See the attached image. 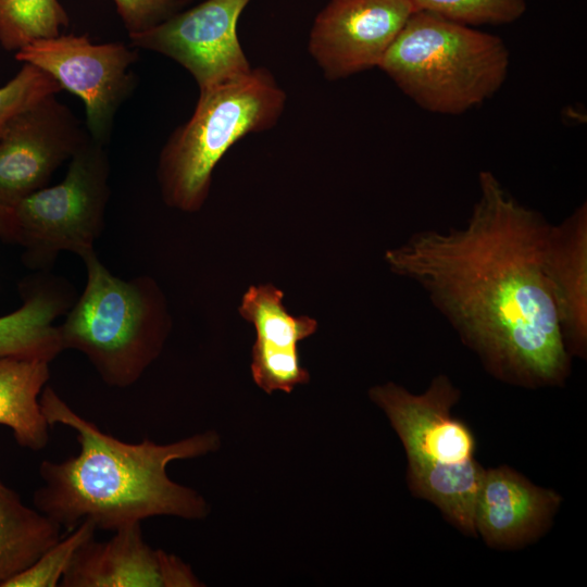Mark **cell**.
<instances>
[{
  "label": "cell",
  "instance_id": "obj_12",
  "mask_svg": "<svg viewBox=\"0 0 587 587\" xmlns=\"http://www.w3.org/2000/svg\"><path fill=\"white\" fill-rule=\"evenodd\" d=\"M62 587H200L204 584L179 557L150 547L141 523L86 542L61 579Z\"/></svg>",
  "mask_w": 587,
  "mask_h": 587
},
{
  "label": "cell",
  "instance_id": "obj_7",
  "mask_svg": "<svg viewBox=\"0 0 587 587\" xmlns=\"http://www.w3.org/2000/svg\"><path fill=\"white\" fill-rule=\"evenodd\" d=\"M109 175L104 145L88 135L70 159L62 182L35 191L13 208L17 243L25 248L29 265L47 267L62 251L82 257L95 250L110 198Z\"/></svg>",
  "mask_w": 587,
  "mask_h": 587
},
{
  "label": "cell",
  "instance_id": "obj_6",
  "mask_svg": "<svg viewBox=\"0 0 587 587\" xmlns=\"http://www.w3.org/2000/svg\"><path fill=\"white\" fill-rule=\"evenodd\" d=\"M285 104L286 92L265 67L199 90L192 115L172 133L160 153L158 179L167 205L199 210L224 154L245 136L275 126Z\"/></svg>",
  "mask_w": 587,
  "mask_h": 587
},
{
  "label": "cell",
  "instance_id": "obj_10",
  "mask_svg": "<svg viewBox=\"0 0 587 587\" xmlns=\"http://www.w3.org/2000/svg\"><path fill=\"white\" fill-rule=\"evenodd\" d=\"M55 96L18 113L0 136V205L13 209L46 187L87 139L75 115Z\"/></svg>",
  "mask_w": 587,
  "mask_h": 587
},
{
  "label": "cell",
  "instance_id": "obj_2",
  "mask_svg": "<svg viewBox=\"0 0 587 587\" xmlns=\"http://www.w3.org/2000/svg\"><path fill=\"white\" fill-rule=\"evenodd\" d=\"M40 407L50 426L71 428L79 445L73 457L41 462L42 484L33 497L35 508L66 532L85 520L97 529L115 532L153 516L201 520L209 514L205 499L172 480L166 469L173 461L217 451L221 439L214 430L170 444L149 438L127 442L78 414L49 385L41 391Z\"/></svg>",
  "mask_w": 587,
  "mask_h": 587
},
{
  "label": "cell",
  "instance_id": "obj_14",
  "mask_svg": "<svg viewBox=\"0 0 587 587\" xmlns=\"http://www.w3.org/2000/svg\"><path fill=\"white\" fill-rule=\"evenodd\" d=\"M283 291L275 286H251L243 295L239 312L255 328L251 374L266 394L291 392L310 380L301 365L298 344L316 332L317 323L309 316H294L283 304Z\"/></svg>",
  "mask_w": 587,
  "mask_h": 587
},
{
  "label": "cell",
  "instance_id": "obj_3",
  "mask_svg": "<svg viewBox=\"0 0 587 587\" xmlns=\"http://www.w3.org/2000/svg\"><path fill=\"white\" fill-rule=\"evenodd\" d=\"M369 395L403 445L411 492L436 505L460 532L476 537L474 507L484 467L475 458L471 428L451 413L460 390L440 374L420 395L395 383L375 386Z\"/></svg>",
  "mask_w": 587,
  "mask_h": 587
},
{
  "label": "cell",
  "instance_id": "obj_19",
  "mask_svg": "<svg viewBox=\"0 0 587 587\" xmlns=\"http://www.w3.org/2000/svg\"><path fill=\"white\" fill-rule=\"evenodd\" d=\"M68 24L58 0H0V45L7 51L57 37Z\"/></svg>",
  "mask_w": 587,
  "mask_h": 587
},
{
  "label": "cell",
  "instance_id": "obj_9",
  "mask_svg": "<svg viewBox=\"0 0 587 587\" xmlns=\"http://www.w3.org/2000/svg\"><path fill=\"white\" fill-rule=\"evenodd\" d=\"M250 1L204 0L129 34L130 45L171 58L191 74L199 90L237 79L252 70L237 36L238 20Z\"/></svg>",
  "mask_w": 587,
  "mask_h": 587
},
{
  "label": "cell",
  "instance_id": "obj_1",
  "mask_svg": "<svg viewBox=\"0 0 587 587\" xmlns=\"http://www.w3.org/2000/svg\"><path fill=\"white\" fill-rule=\"evenodd\" d=\"M467 223L416 232L385 260L413 279L496 378L527 388L562 385L571 370L542 271L549 223L489 171Z\"/></svg>",
  "mask_w": 587,
  "mask_h": 587
},
{
  "label": "cell",
  "instance_id": "obj_24",
  "mask_svg": "<svg viewBox=\"0 0 587 587\" xmlns=\"http://www.w3.org/2000/svg\"><path fill=\"white\" fill-rule=\"evenodd\" d=\"M0 237L5 241L17 243L18 227L12 208L0 205Z\"/></svg>",
  "mask_w": 587,
  "mask_h": 587
},
{
  "label": "cell",
  "instance_id": "obj_23",
  "mask_svg": "<svg viewBox=\"0 0 587 587\" xmlns=\"http://www.w3.org/2000/svg\"><path fill=\"white\" fill-rule=\"evenodd\" d=\"M128 35L147 30L182 11L190 0H113Z\"/></svg>",
  "mask_w": 587,
  "mask_h": 587
},
{
  "label": "cell",
  "instance_id": "obj_15",
  "mask_svg": "<svg viewBox=\"0 0 587 587\" xmlns=\"http://www.w3.org/2000/svg\"><path fill=\"white\" fill-rule=\"evenodd\" d=\"M542 271L571 357L587 349V205L558 225L549 224L542 247Z\"/></svg>",
  "mask_w": 587,
  "mask_h": 587
},
{
  "label": "cell",
  "instance_id": "obj_16",
  "mask_svg": "<svg viewBox=\"0 0 587 587\" xmlns=\"http://www.w3.org/2000/svg\"><path fill=\"white\" fill-rule=\"evenodd\" d=\"M72 295L57 278L45 277L27 286L23 304L0 316V358L54 360L62 351L54 321L71 308Z\"/></svg>",
  "mask_w": 587,
  "mask_h": 587
},
{
  "label": "cell",
  "instance_id": "obj_20",
  "mask_svg": "<svg viewBox=\"0 0 587 587\" xmlns=\"http://www.w3.org/2000/svg\"><path fill=\"white\" fill-rule=\"evenodd\" d=\"M97 527L85 520L66 532L32 566L5 582L2 587H55L68 570L77 551L95 538Z\"/></svg>",
  "mask_w": 587,
  "mask_h": 587
},
{
  "label": "cell",
  "instance_id": "obj_8",
  "mask_svg": "<svg viewBox=\"0 0 587 587\" xmlns=\"http://www.w3.org/2000/svg\"><path fill=\"white\" fill-rule=\"evenodd\" d=\"M15 59L52 76L85 105L88 135L107 145L115 114L136 87V49L123 42L93 43L86 35H59L34 41Z\"/></svg>",
  "mask_w": 587,
  "mask_h": 587
},
{
  "label": "cell",
  "instance_id": "obj_21",
  "mask_svg": "<svg viewBox=\"0 0 587 587\" xmlns=\"http://www.w3.org/2000/svg\"><path fill=\"white\" fill-rule=\"evenodd\" d=\"M416 10L467 25L513 23L526 11V0H411Z\"/></svg>",
  "mask_w": 587,
  "mask_h": 587
},
{
  "label": "cell",
  "instance_id": "obj_22",
  "mask_svg": "<svg viewBox=\"0 0 587 587\" xmlns=\"http://www.w3.org/2000/svg\"><path fill=\"white\" fill-rule=\"evenodd\" d=\"M61 90L52 76L32 64L23 63L18 73L0 87V136L14 116L40 99Z\"/></svg>",
  "mask_w": 587,
  "mask_h": 587
},
{
  "label": "cell",
  "instance_id": "obj_11",
  "mask_svg": "<svg viewBox=\"0 0 587 587\" xmlns=\"http://www.w3.org/2000/svg\"><path fill=\"white\" fill-rule=\"evenodd\" d=\"M415 11L411 0H329L311 27L310 54L330 80L378 67Z\"/></svg>",
  "mask_w": 587,
  "mask_h": 587
},
{
  "label": "cell",
  "instance_id": "obj_5",
  "mask_svg": "<svg viewBox=\"0 0 587 587\" xmlns=\"http://www.w3.org/2000/svg\"><path fill=\"white\" fill-rule=\"evenodd\" d=\"M80 258L87 282L59 325L63 350L85 354L108 386L129 387L163 348L170 328L163 296L148 276L113 275L95 250Z\"/></svg>",
  "mask_w": 587,
  "mask_h": 587
},
{
  "label": "cell",
  "instance_id": "obj_13",
  "mask_svg": "<svg viewBox=\"0 0 587 587\" xmlns=\"http://www.w3.org/2000/svg\"><path fill=\"white\" fill-rule=\"evenodd\" d=\"M562 498L502 465L484 469L474 507L476 534L494 549H516L550 527Z\"/></svg>",
  "mask_w": 587,
  "mask_h": 587
},
{
  "label": "cell",
  "instance_id": "obj_4",
  "mask_svg": "<svg viewBox=\"0 0 587 587\" xmlns=\"http://www.w3.org/2000/svg\"><path fill=\"white\" fill-rule=\"evenodd\" d=\"M509 62L499 36L416 10L378 67L422 109L453 115L494 97Z\"/></svg>",
  "mask_w": 587,
  "mask_h": 587
},
{
  "label": "cell",
  "instance_id": "obj_17",
  "mask_svg": "<svg viewBox=\"0 0 587 587\" xmlns=\"http://www.w3.org/2000/svg\"><path fill=\"white\" fill-rule=\"evenodd\" d=\"M49 378L47 361L0 358V425L11 429L18 446L35 452L46 448L50 438L51 426L40 407Z\"/></svg>",
  "mask_w": 587,
  "mask_h": 587
},
{
  "label": "cell",
  "instance_id": "obj_18",
  "mask_svg": "<svg viewBox=\"0 0 587 587\" xmlns=\"http://www.w3.org/2000/svg\"><path fill=\"white\" fill-rule=\"evenodd\" d=\"M61 529L0 479V587L32 566L62 537Z\"/></svg>",
  "mask_w": 587,
  "mask_h": 587
}]
</instances>
